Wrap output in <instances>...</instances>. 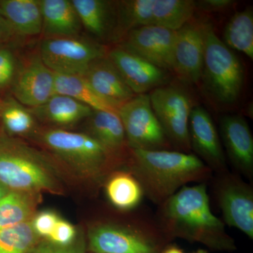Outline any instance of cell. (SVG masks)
<instances>
[{"label": "cell", "instance_id": "cell-1", "mask_svg": "<svg viewBox=\"0 0 253 253\" xmlns=\"http://www.w3.org/2000/svg\"><path fill=\"white\" fill-rule=\"evenodd\" d=\"M164 212L166 223L176 236L216 251L235 249L224 224L211 211L204 184L181 188L166 201Z\"/></svg>", "mask_w": 253, "mask_h": 253}, {"label": "cell", "instance_id": "cell-2", "mask_svg": "<svg viewBox=\"0 0 253 253\" xmlns=\"http://www.w3.org/2000/svg\"><path fill=\"white\" fill-rule=\"evenodd\" d=\"M132 152L136 174L156 201H167L176 190L207 172L204 162L195 155L164 150Z\"/></svg>", "mask_w": 253, "mask_h": 253}, {"label": "cell", "instance_id": "cell-3", "mask_svg": "<svg viewBox=\"0 0 253 253\" xmlns=\"http://www.w3.org/2000/svg\"><path fill=\"white\" fill-rule=\"evenodd\" d=\"M56 168L49 158L22 141L0 135V183L9 191L58 193Z\"/></svg>", "mask_w": 253, "mask_h": 253}, {"label": "cell", "instance_id": "cell-4", "mask_svg": "<svg viewBox=\"0 0 253 253\" xmlns=\"http://www.w3.org/2000/svg\"><path fill=\"white\" fill-rule=\"evenodd\" d=\"M204 41L202 76L205 86L218 102L237 101L244 83L242 64L230 48L219 39L211 23L201 24Z\"/></svg>", "mask_w": 253, "mask_h": 253}, {"label": "cell", "instance_id": "cell-5", "mask_svg": "<svg viewBox=\"0 0 253 253\" xmlns=\"http://www.w3.org/2000/svg\"><path fill=\"white\" fill-rule=\"evenodd\" d=\"M116 41L141 26H161L178 31L189 23L196 9L193 0H124L116 1Z\"/></svg>", "mask_w": 253, "mask_h": 253}, {"label": "cell", "instance_id": "cell-6", "mask_svg": "<svg viewBox=\"0 0 253 253\" xmlns=\"http://www.w3.org/2000/svg\"><path fill=\"white\" fill-rule=\"evenodd\" d=\"M39 139L56 157L84 176L99 175L109 161L107 150L85 133L53 128L40 133Z\"/></svg>", "mask_w": 253, "mask_h": 253}, {"label": "cell", "instance_id": "cell-7", "mask_svg": "<svg viewBox=\"0 0 253 253\" xmlns=\"http://www.w3.org/2000/svg\"><path fill=\"white\" fill-rule=\"evenodd\" d=\"M40 56L55 73L83 76L89 66L107 56L99 42L76 37L46 38L41 42Z\"/></svg>", "mask_w": 253, "mask_h": 253}, {"label": "cell", "instance_id": "cell-8", "mask_svg": "<svg viewBox=\"0 0 253 253\" xmlns=\"http://www.w3.org/2000/svg\"><path fill=\"white\" fill-rule=\"evenodd\" d=\"M149 95L167 139L180 149H191L189 125L193 106L189 94L180 86L163 85L150 91Z\"/></svg>", "mask_w": 253, "mask_h": 253}, {"label": "cell", "instance_id": "cell-9", "mask_svg": "<svg viewBox=\"0 0 253 253\" xmlns=\"http://www.w3.org/2000/svg\"><path fill=\"white\" fill-rule=\"evenodd\" d=\"M118 116L131 149L161 150L167 137L151 106L149 94L136 95L122 105Z\"/></svg>", "mask_w": 253, "mask_h": 253}, {"label": "cell", "instance_id": "cell-10", "mask_svg": "<svg viewBox=\"0 0 253 253\" xmlns=\"http://www.w3.org/2000/svg\"><path fill=\"white\" fill-rule=\"evenodd\" d=\"M176 31L161 26H141L126 33L120 46L158 68L172 71Z\"/></svg>", "mask_w": 253, "mask_h": 253}, {"label": "cell", "instance_id": "cell-11", "mask_svg": "<svg viewBox=\"0 0 253 253\" xmlns=\"http://www.w3.org/2000/svg\"><path fill=\"white\" fill-rule=\"evenodd\" d=\"M11 90L20 104L29 109L38 107L55 94L54 73L39 54L33 55L18 68Z\"/></svg>", "mask_w": 253, "mask_h": 253}, {"label": "cell", "instance_id": "cell-12", "mask_svg": "<svg viewBox=\"0 0 253 253\" xmlns=\"http://www.w3.org/2000/svg\"><path fill=\"white\" fill-rule=\"evenodd\" d=\"M204 41L201 25L187 23L176 31L172 71L182 81L196 83L202 76Z\"/></svg>", "mask_w": 253, "mask_h": 253}, {"label": "cell", "instance_id": "cell-13", "mask_svg": "<svg viewBox=\"0 0 253 253\" xmlns=\"http://www.w3.org/2000/svg\"><path fill=\"white\" fill-rule=\"evenodd\" d=\"M107 56L134 94H146L167 83L165 70L120 46L111 50Z\"/></svg>", "mask_w": 253, "mask_h": 253}, {"label": "cell", "instance_id": "cell-14", "mask_svg": "<svg viewBox=\"0 0 253 253\" xmlns=\"http://www.w3.org/2000/svg\"><path fill=\"white\" fill-rule=\"evenodd\" d=\"M89 249L94 253H158L157 246L144 236L112 225L92 228Z\"/></svg>", "mask_w": 253, "mask_h": 253}, {"label": "cell", "instance_id": "cell-15", "mask_svg": "<svg viewBox=\"0 0 253 253\" xmlns=\"http://www.w3.org/2000/svg\"><path fill=\"white\" fill-rule=\"evenodd\" d=\"M191 148L215 168L225 166V157L220 139L212 118L203 108L193 107L189 118Z\"/></svg>", "mask_w": 253, "mask_h": 253}, {"label": "cell", "instance_id": "cell-16", "mask_svg": "<svg viewBox=\"0 0 253 253\" xmlns=\"http://www.w3.org/2000/svg\"><path fill=\"white\" fill-rule=\"evenodd\" d=\"M82 76L101 98L118 110L136 96L107 56L94 61Z\"/></svg>", "mask_w": 253, "mask_h": 253}, {"label": "cell", "instance_id": "cell-17", "mask_svg": "<svg viewBox=\"0 0 253 253\" xmlns=\"http://www.w3.org/2000/svg\"><path fill=\"white\" fill-rule=\"evenodd\" d=\"M219 206L226 224L253 239V196L244 184L230 181L219 190Z\"/></svg>", "mask_w": 253, "mask_h": 253}, {"label": "cell", "instance_id": "cell-18", "mask_svg": "<svg viewBox=\"0 0 253 253\" xmlns=\"http://www.w3.org/2000/svg\"><path fill=\"white\" fill-rule=\"evenodd\" d=\"M82 27L96 39L116 41L118 15L116 1L71 0Z\"/></svg>", "mask_w": 253, "mask_h": 253}, {"label": "cell", "instance_id": "cell-19", "mask_svg": "<svg viewBox=\"0 0 253 253\" xmlns=\"http://www.w3.org/2000/svg\"><path fill=\"white\" fill-rule=\"evenodd\" d=\"M221 135L229 157L246 174L253 172V138L249 126L239 116H225L220 121Z\"/></svg>", "mask_w": 253, "mask_h": 253}, {"label": "cell", "instance_id": "cell-20", "mask_svg": "<svg viewBox=\"0 0 253 253\" xmlns=\"http://www.w3.org/2000/svg\"><path fill=\"white\" fill-rule=\"evenodd\" d=\"M46 38L79 36L82 24L71 0H41Z\"/></svg>", "mask_w": 253, "mask_h": 253}, {"label": "cell", "instance_id": "cell-21", "mask_svg": "<svg viewBox=\"0 0 253 253\" xmlns=\"http://www.w3.org/2000/svg\"><path fill=\"white\" fill-rule=\"evenodd\" d=\"M37 120L58 126H75L87 119L93 110L66 95L54 94L44 104L30 109Z\"/></svg>", "mask_w": 253, "mask_h": 253}, {"label": "cell", "instance_id": "cell-22", "mask_svg": "<svg viewBox=\"0 0 253 253\" xmlns=\"http://www.w3.org/2000/svg\"><path fill=\"white\" fill-rule=\"evenodd\" d=\"M0 14L16 36H36L42 32L41 0H1Z\"/></svg>", "mask_w": 253, "mask_h": 253}, {"label": "cell", "instance_id": "cell-23", "mask_svg": "<svg viewBox=\"0 0 253 253\" xmlns=\"http://www.w3.org/2000/svg\"><path fill=\"white\" fill-rule=\"evenodd\" d=\"M86 121L88 134L102 145L110 154L123 149L126 141V133L118 113L93 111Z\"/></svg>", "mask_w": 253, "mask_h": 253}, {"label": "cell", "instance_id": "cell-24", "mask_svg": "<svg viewBox=\"0 0 253 253\" xmlns=\"http://www.w3.org/2000/svg\"><path fill=\"white\" fill-rule=\"evenodd\" d=\"M55 94L66 95L93 111L118 113V110L101 98L82 76L55 73Z\"/></svg>", "mask_w": 253, "mask_h": 253}, {"label": "cell", "instance_id": "cell-25", "mask_svg": "<svg viewBox=\"0 0 253 253\" xmlns=\"http://www.w3.org/2000/svg\"><path fill=\"white\" fill-rule=\"evenodd\" d=\"M35 194L9 191L0 200V229L31 220L36 208Z\"/></svg>", "mask_w": 253, "mask_h": 253}, {"label": "cell", "instance_id": "cell-26", "mask_svg": "<svg viewBox=\"0 0 253 253\" xmlns=\"http://www.w3.org/2000/svg\"><path fill=\"white\" fill-rule=\"evenodd\" d=\"M224 44L253 59V12L251 8L236 13L226 24Z\"/></svg>", "mask_w": 253, "mask_h": 253}, {"label": "cell", "instance_id": "cell-27", "mask_svg": "<svg viewBox=\"0 0 253 253\" xmlns=\"http://www.w3.org/2000/svg\"><path fill=\"white\" fill-rule=\"evenodd\" d=\"M0 118L3 127L10 136L31 135L36 134L38 129L36 118L31 110L14 98L3 101Z\"/></svg>", "mask_w": 253, "mask_h": 253}, {"label": "cell", "instance_id": "cell-28", "mask_svg": "<svg viewBox=\"0 0 253 253\" xmlns=\"http://www.w3.org/2000/svg\"><path fill=\"white\" fill-rule=\"evenodd\" d=\"M106 194L115 207L129 210L140 202L143 191L141 184L135 178L126 173H120L108 181Z\"/></svg>", "mask_w": 253, "mask_h": 253}, {"label": "cell", "instance_id": "cell-29", "mask_svg": "<svg viewBox=\"0 0 253 253\" xmlns=\"http://www.w3.org/2000/svg\"><path fill=\"white\" fill-rule=\"evenodd\" d=\"M39 239L31 220L0 229V253H28Z\"/></svg>", "mask_w": 253, "mask_h": 253}, {"label": "cell", "instance_id": "cell-30", "mask_svg": "<svg viewBox=\"0 0 253 253\" xmlns=\"http://www.w3.org/2000/svg\"><path fill=\"white\" fill-rule=\"evenodd\" d=\"M18 69L14 52L8 47L0 46V91L11 87Z\"/></svg>", "mask_w": 253, "mask_h": 253}, {"label": "cell", "instance_id": "cell-31", "mask_svg": "<svg viewBox=\"0 0 253 253\" xmlns=\"http://www.w3.org/2000/svg\"><path fill=\"white\" fill-rule=\"evenodd\" d=\"M28 253H86V246L83 239L67 246H58L44 239L38 241Z\"/></svg>", "mask_w": 253, "mask_h": 253}, {"label": "cell", "instance_id": "cell-32", "mask_svg": "<svg viewBox=\"0 0 253 253\" xmlns=\"http://www.w3.org/2000/svg\"><path fill=\"white\" fill-rule=\"evenodd\" d=\"M59 219L58 214L52 211H43L32 218V226L38 237L47 239Z\"/></svg>", "mask_w": 253, "mask_h": 253}, {"label": "cell", "instance_id": "cell-33", "mask_svg": "<svg viewBox=\"0 0 253 253\" xmlns=\"http://www.w3.org/2000/svg\"><path fill=\"white\" fill-rule=\"evenodd\" d=\"M76 229L68 221L59 219L47 241L61 246H67L76 241Z\"/></svg>", "mask_w": 253, "mask_h": 253}, {"label": "cell", "instance_id": "cell-34", "mask_svg": "<svg viewBox=\"0 0 253 253\" xmlns=\"http://www.w3.org/2000/svg\"><path fill=\"white\" fill-rule=\"evenodd\" d=\"M232 0H203V1H196V8L201 6V8L209 11H219L229 7L234 4Z\"/></svg>", "mask_w": 253, "mask_h": 253}, {"label": "cell", "instance_id": "cell-35", "mask_svg": "<svg viewBox=\"0 0 253 253\" xmlns=\"http://www.w3.org/2000/svg\"><path fill=\"white\" fill-rule=\"evenodd\" d=\"M13 36H14V34L9 23L3 17L2 15L0 14V45L4 42L7 41Z\"/></svg>", "mask_w": 253, "mask_h": 253}, {"label": "cell", "instance_id": "cell-36", "mask_svg": "<svg viewBox=\"0 0 253 253\" xmlns=\"http://www.w3.org/2000/svg\"><path fill=\"white\" fill-rule=\"evenodd\" d=\"M9 191V190L8 189L6 186L3 185V184H1V183H0V200L2 199L5 195L7 194Z\"/></svg>", "mask_w": 253, "mask_h": 253}, {"label": "cell", "instance_id": "cell-37", "mask_svg": "<svg viewBox=\"0 0 253 253\" xmlns=\"http://www.w3.org/2000/svg\"><path fill=\"white\" fill-rule=\"evenodd\" d=\"M163 253H184V252L178 248L171 247L166 250Z\"/></svg>", "mask_w": 253, "mask_h": 253}, {"label": "cell", "instance_id": "cell-38", "mask_svg": "<svg viewBox=\"0 0 253 253\" xmlns=\"http://www.w3.org/2000/svg\"><path fill=\"white\" fill-rule=\"evenodd\" d=\"M3 101L2 100L0 99V110L1 109V106H2Z\"/></svg>", "mask_w": 253, "mask_h": 253}, {"label": "cell", "instance_id": "cell-39", "mask_svg": "<svg viewBox=\"0 0 253 253\" xmlns=\"http://www.w3.org/2000/svg\"><path fill=\"white\" fill-rule=\"evenodd\" d=\"M202 253V252H199V253Z\"/></svg>", "mask_w": 253, "mask_h": 253}]
</instances>
